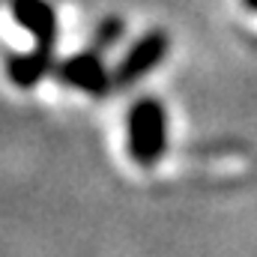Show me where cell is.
I'll return each instance as SVG.
<instances>
[{"label": "cell", "mask_w": 257, "mask_h": 257, "mask_svg": "<svg viewBox=\"0 0 257 257\" xmlns=\"http://www.w3.org/2000/svg\"><path fill=\"white\" fill-rule=\"evenodd\" d=\"M126 141H128V156L138 168L150 171L153 165L162 162V156L168 150V117H165V108L156 99H141L128 111Z\"/></svg>", "instance_id": "1"}, {"label": "cell", "mask_w": 257, "mask_h": 257, "mask_svg": "<svg viewBox=\"0 0 257 257\" xmlns=\"http://www.w3.org/2000/svg\"><path fill=\"white\" fill-rule=\"evenodd\" d=\"M162 54H165V39L159 36V33H150V36H144L135 48H128V54L120 60L117 66V84L120 87H128V84H135L138 78H144L153 66L162 60Z\"/></svg>", "instance_id": "2"}, {"label": "cell", "mask_w": 257, "mask_h": 257, "mask_svg": "<svg viewBox=\"0 0 257 257\" xmlns=\"http://www.w3.org/2000/svg\"><path fill=\"white\" fill-rule=\"evenodd\" d=\"M60 78L84 93H93V96H102L108 90V72L93 54H78V57L66 60L60 69Z\"/></svg>", "instance_id": "3"}, {"label": "cell", "mask_w": 257, "mask_h": 257, "mask_svg": "<svg viewBox=\"0 0 257 257\" xmlns=\"http://www.w3.org/2000/svg\"><path fill=\"white\" fill-rule=\"evenodd\" d=\"M18 21H21V27H27L39 42L51 39L54 24H51V12H48L42 3H36V0H18Z\"/></svg>", "instance_id": "4"}, {"label": "cell", "mask_w": 257, "mask_h": 257, "mask_svg": "<svg viewBox=\"0 0 257 257\" xmlns=\"http://www.w3.org/2000/svg\"><path fill=\"white\" fill-rule=\"evenodd\" d=\"M9 75L18 87H33L42 75H45V57L42 54H24V57H15L9 66Z\"/></svg>", "instance_id": "5"}, {"label": "cell", "mask_w": 257, "mask_h": 257, "mask_svg": "<svg viewBox=\"0 0 257 257\" xmlns=\"http://www.w3.org/2000/svg\"><path fill=\"white\" fill-rule=\"evenodd\" d=\"M254 3H257V0H254Z\"/></svg>", "instance_id": "6"}]
</instances>
